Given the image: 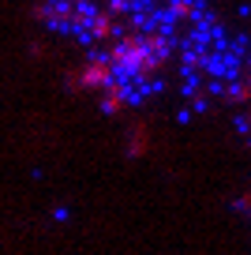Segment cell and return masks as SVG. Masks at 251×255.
Here are the masks:
<instances>
[{
    "label": "cell",
    "instance_id": "6da1fadb",
    "mask_svg": "<svg viewBox=\"0 0 251 255\" xmlns=\"http://www.w3.org/2000/svg\"><path fill=\"white\" fill-rule=\"evenodd\" d=\"M113 75H117V64L109 60V53H94L87 60V68H83V87L87 90H105L113 83Z\"/></svg>",
    "mask_w": 251,
    "mask_h": 255
},
{
    "label": "cell",
    "instance_id": "3957f363",
    "mask_svg": "<svg viewBox=\"0 0 251 255\" xmlns=\"http://www.w3.org/2000/svg\"><path fill=\"white\" fill-rule=\"evenodd\" d=\"M127 102H131V87H127V83H117V79H113L109 87L102 90V109H105V113H120Z\"/></svg>",
    "mask_w": 251,
    "mask_h": 255
},
{
    "label": "cell",
    "instance_id": "8992f818",
    "mask_svg": "<svg viewBox=\"0 0 251 255\" xmlns=\"http://www.w3.org/2000/svg\"><path fill=\"white\" fill-rule=\"evenodd\" d=\"M248 79H251V75H248Z\"/></svg>",
    "mask_w": 251,
    "mask_h": 255
},
{
    "label": "cell",
    "instance_id": "5b68a950",
    "mask_svg": "<svg viewBox=\"0 0 251 255\" xmlns=\"http://www.w3.org/2000/svg\"><path fill=\"white\" fill-rule=\"evenodd\" d=\"M131 4H135V0H109V11H113V15H127Z\"/></svg>",
    "mask_w": 251,
    "mask_h": 255
},
{
    "label": "cell",
    "instance_id": "277c9868",
    "mask_svg": "<svg viewBox=\"0 0 251 255\" xmlns=\"http://www.w3.org/2000/svg\"><path fill=\"white\" fill-rule=\"evenodd\" d=\"M169 8H173L176 19H188V15H195V0H173Z\"/></svg>",
    "mask_w": 251,
    "mask_h": 255
},
{
    "label": "cell",
    "instance_id": "7a4b0ae2",
    "mask_svg": "<svg viewBox=\"0 0 251 255\" xmlns=\"http://www.w3.org/2000/svg\"><path fill=\"white\" fill-rule=\"evenodd\" d=\"M120 15H113L109 8L105 11H94V19H90V26H87V41H117L120 34V23H117Z\"/></svg>",
    "mask_w": 251,
    "mask_h": 255
}]
</instances>
